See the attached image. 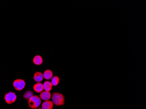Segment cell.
<instances>
[{"label": "cell", "instance_id": "6da1fadb", "mask_svg": "<svg viewBox=\"0 0 146 109\" xmlns=\"http://www.w3.org/2000/svg\"><path fill=\"white\" fill-rule=\"evenodd\" d=\"M52 102L56 106H61L65 104V98L63 94L58 92L53 93L51 96Z\"/></svg>", "mask_w": 146, "mask_h": 109}, {"label": "cell", "instance_id": "7a4b0ae2", "mask_svg": "<svg viewBox=\"0 0 146 109\" xmlns=\"http://www.w3.org/2000/svg\"><path fill=\"white\" fill-rule=\"evenodd\" d=\"M29 107L33 109H36L41 104V99L37 95H33L28 100Z\"/></svg>", "mask_w": 146, "mask_h": 109}, {"label": "cell", "instance_id": "3957f363", "mask_svg": "<svg viewBox=\"0 0 146 109\" xmlns=\"http://www.w3.org/2000/svg\"><path fill=\"white\" fill-rule=\"evenodd\" d=\"M4 100L8 104H11L16 101L17 97L15 93L13 92H9L6 93L4 96Z\"/></svg>", "mask_w": 146, "mask_h": 109}, {"label": "cell", "instance_id": "277c9868", "mask_svg": "<svg viewBox=\"0 0 146 109\" xmlns=\"http://www.w3.org/2000/svg\"><path fill=\"white\" fill-rule=\"evenodd\" d=\"M26 82L23 79H15L13 82V86L15 90L18 91H20L23 90L26 86Z\"/></svg>", "mask_w": 146, "mask_h": 109}, {"label": "cell", "instance_id": "5b68a950", "mask_svg": "<svg viewBox=\"0 0 146 109\" xmlns=\"http://www.w3.org/2000/svg\"><path fill=\"white\" fill-rule=\"evenodd\" d=\"M53 103L52 101L48 100L44 101L41 105L42 109H53Z\"/></svg>", "mask_w": 146, "mask_h": 109}, {"label": "cell", "instance_id": "8992f818", "mask_svg": "<svg viewBox=\"0 0 146 109\" xmlns=\"http://www.w3.org/2000/svg\"><path fill=\"white\" fill-rule=\"evenodd\" d=\"M51 96H52V95L50 92L44 91H42L40 93V97L41 100L46 101V100H48L50 99L51 98Z\"/></svg>", "mask_w": 146, "mask_h": 109}, {"label": "cell", "instance_id": "52a82bcc", "mask_svg": "<svg viewBox=\"0 0 146 109\" xmlns=\"http://www.w3.org/2000/svg\"><path fill=\"white\" fill-rule=\"evenodd\" d=\"M43 79V74L40 72H36L33 76V79L37 83H41Z\"/></svg>", "mask_w": 146, "mask_h": 109}, {"label": "cell", "instance_id": "ba28073f", "mask_svg": "<svg viewBox=\"0 0 146 109\" xmlns=\"http://www.w3.org/2000/svg\"><path fill=\"white\" fill-rule=\"evenodd\" d=\"M33 88L35 91L37 93H41L44 90L43 84L41 83H37L35 84Z\"/></svg>", "mask_w": 146, "mask_h": 109}, {"label": "cell", "instance_id": "9c48e42d", "mask_svg": "<svg viewBox=\"0 0 146 109\" xmlns=\"http://www.w3.org/2000/svg\"><path fill=\"white\" fill-rule=\"evenodd\" d=\"M43 59L40 55H36L33 59V63L36 65H40L43 63Z\"/></svg>", "mask_w": 146, "mask_h": 109}, {"label": "cell", "instance_id": "30bf717a", "mask_svg": "<svg viewBox=\"0 0 146 109\" xmlns=\"http://www.w3.org/2000/svg\"><path fill=\"white\" fill-rule=\"evenodd\" d=\"M44 90L46 91L50 92L52 90L53 86L51 82L49 81H46L43 84Z\"/></svg>", "mask_w": 146, "mask_h": 109}, {"label": "cell", "instance_id": "8fae6325", "mask_svg": "<svg viewBox=\"0 0 146 109\" xmlns=\"http://www.w3.org/2000/svg\"><path fill=\"white\" fill-rule=\"evenodd\" d=\"M44 78L46 80L51 79L53 77V72L51 70H47L44 71L43 73Z\"/></svg>", "mask_w": 146, "mask_h": 109}, {"label": "cell", "instance_id": "7c38bea8", "mask_svg": "<svg viewBox=\"0 0 146 109\" xmlns=\"http://www.w3.org/2000/svg\"><path fill=\"white\" fill-rule=\"evenodd\" d=\"M33 95H34V94H33V92L31 90H28L25 92V93L23 94V97L25 100H29Z\"/></svg>", "mask_w": 146, "mask_h": 109}, {"label": "cell", "instance_id": "4fadbf2b", "mask_svg": "<svg viewBox=\"0 0 146 109\" xmlns=\"http://www.w3.org/2000/svg\"><path fill=\"white\" fill-rule=\"evenodd\" d=\"M60 81V79L59 77L56 76H53L51 79V83H52L53 86H56L59 84Z\"/></svg>", "mask_w": 146, "mask_h": 109}, {"label": "cell", "instance_id": "5bb4252c", "mask_svg": "<svg viewBox=\"0 0 146 109\" xmlns=\"http://www.w3.org/2000/svg\"><path fill=\"white\" fill-rule=\"evenodd\" d=\"M42 109L41 108H36V109Z\"/></svg>", "mask_w": 146, "mask_h": 109}]
</instances>
